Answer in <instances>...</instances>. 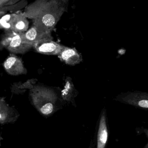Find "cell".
<instances>
[{"label":"cell","instance_id":"15","mask_svg":"<svg viewBox=\"0 0 148 148\" xmlns=\"http://www.w3.org/2000/svg\"><path fill=\"white\" fill-rule=\"evenodd\" d=\"M144 132H145V133H146V134L147 135V136H148V130H146L145 129L144 130ZM144 148H148V143L147 144V145H146V146H145V147Z\"/></svg>","mask_w":148,"mask_h":148},{"label":"cell","instance_id":"12","mask_svg":"<svg viewBox=\"0 0 148 148\" xmlns=\"http://www.w3.org/2000/svg\"><path fill=\"white\" fill-rule=\"evenodd\" d=\"M36 80L35 79H30L24 83L21 82L15 83L12 85L11 88L12 93L17 95L24 93L27 90H31L34 87Z\"/></svg>","mask_w":148,"mask_h":148},{"label":"cell","instance_id":"10","mask_svg":"<svg viewBox=\"0 0 148 148\" xmlns=\"http://www.w3.org/2000/svg\"><path fill=\"white\" fill-rule=\"evenodd\" d=\"M18 113L14 108L6 103L5 99L0 100V121L1 124L14 122L18 118Z\"/></svg>","mask_w":148,"mask_h":148},{"label":"cell","instance_id":"6","mask_svg":"<svg viewBox=\"0 0 148 148\" xmlns=\"http://www.w3.org/2000/svg\"><path fill=\"white\" fill-rule=\"evenodd\" d=\"M7 73L12 75H18L27 73V69L23 66L21 59L14 54H11L3 64Z\"/></svg>","mask_w":148,"mask_h":148},{"label":"cell","instance_id":"13","mask_svg":"<svg viewBox=\"0 0 148 148\" xmlns=\"http://www.w3.org/2000/svg\"><path fill=\"white\" fill-rule=\"evenodd\" d=\"M61 95L63 99L65 101L71 102L74 101L75 97L76 96V91L70 79L69 80L67 79L64 88L62 91Z\"/></svg>","mask_w":148,"mask_h":148},{"label":"cell","instance_id":"9","mask_svg":"<svg viewBox=\"0 0 148 148\" xmlns=\"http://www.w3.org/2000/svg\"><path fill=\"white\" fill-rule=\"evenodd\" d=\"M58 56L61 61L70 66L77 65L82 60L81 56L76 49L65 46L63 47Z\"/></svg>","mask_w":148,"mask_h":148},{"label":"cell","instance_id":"2","mask_svg":"<svg viewBox=\"0 0 148 148\" xmlns=\"http://www.w3.org/2000/svg\"><path fill=\"white\" fill-rule=\"evenodd\" d=\"M30 95L34 106L42 114L49 115L55 110L57 96L52 90L35 86L30 90Z\"/></svg>","mask_w":148,"mask_h":148},{"label":"cell","instance_id":"7","mask_svg":"<svg viewBox=\"0 0 148 148\" xmlns=\"http://www.w3.org/2000/svg\"><path fill=\"white\" fill-rule=\"evenodd\" d=\"M63 47L53 41L52 39H45L33 45L36 52L49 55H58Z\"/></svg>","mask_w":148,"mask_h":148},{"label":"cell","instance_id":"3","mask_svg":"<svg viewBox=\"0 0 148 148\" xmlns=\"http://www.w3.org/2000/svg\"><path fill=\"white\" fill-rule=\"evenodd\" d=\"M23 40L22 33L6 31L1 42V49L6 48L13 53L24 54L32 47Z\"/></svg>","mask_w":148,"mask_h":148},{"label":"cell","instance_id":"8","mask_svg":"<svg viewBox=\"0 0 148 148\" xmlns=\"http://www.w3.org/2000/svg\"><path fill=\"white\" fill-rule=\"evenodd\" d=\"M22 38L24 42L33 47L34 44L43 40L53 39L51 33L41 31L34 25L26 32L22 33Z\"/></svg>","mask_w":148,"mask_h":148},{"label":"cell","instance_id":"11","mask_svg":"<svg viewBox=\"0 0 148 148\" xmlns=\"http://www.w3.org/2000/svg\"><path fill=\"white\" fill-rule=\"evenodd\" d=\"M108 137V132L106 122V111H102L99 123L97 136V147L105 148Z\"/></svg>","mask_w":148,"mask_h":148},{"label":"cell","instance_id":"14","mask_svg":"<svg viewBox=\"0 0 148 148\" xmlns=\"http://www.w3.org/2000/svg\"><path fill=\"white\" fill-rule=\"evenodd\" d=\"M13 2L14 0H0L1 8H2L7 5H10Z\"/></svg>","mask_w":148,"mask_h":148},{"label":"cell","instance_id":"4","mask_svg":"<svg viewBox=\"0 0 148 148\" xmlns=\"http://www.w3.org/2000/svg\"><path fill=\"white\" fill-rule=\"evenodd\" d=\"M1 27L5 31H14L18 33H23L28 30L29 22L28 18L21 13L7 15L1 19Z\"/></svg>","mask_w":148,"mask_h":148},{"label":"cell","instance_id":"1","mask_svg":"<svg viewBox=\"0 0 148 148\" xmlns=\"http://www.w3.org/2000/svg\"><path fill=\"white\" fill-rule=\"evenodd\" d=\"M69 0H35L21 13L41 31L51 33L67 9Z\"/></svg>","mask_w":148,"mask_h":148},{"label":"cell","instance_id":"5","mask_svg":"<svg viewBox=\"0 0 148 148\" xmlns=\"http://www.w3.org/2000/svg\"><path fill=\"white\" fill-rule=\"evenodd\" d=\"M116 100L137 108L148 109V94L143 92H129L120 95Z\"/></svg>","mask_w":148,"mask_h":148}]
</instances>
